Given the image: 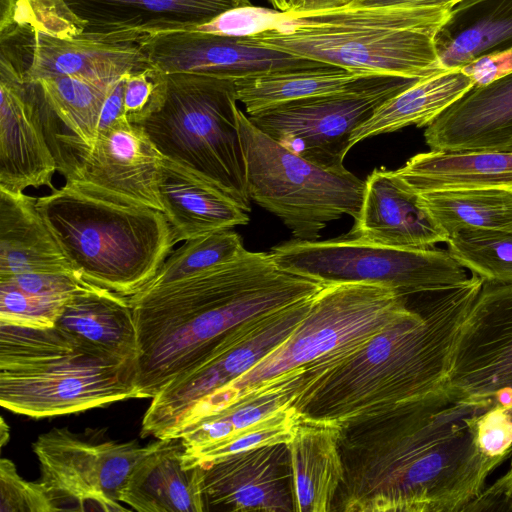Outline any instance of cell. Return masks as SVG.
Here are the masks:
<instances>
[{"label": "cell", "instance_id": "22", "mask_svg": "<svg viewBox=\"0 0 512 512\" xmlns=\"http://www.w3.org/2000/svg\"><path fill=\"white\" fill-rule=\"evenodd\" d=\"M347 237L395 248H430L448 236L392 170L374 169L365 180L359 214Z\"/></svg>", "mask_w": 512, "mask_h": 512}, {"label": "cell", "instance_id": "47", "mask_svg": "<svg viewBox=\"0 0 512 512\" xmlns=\"http://www.w3.org/2000/svg\"><path fill=\"white\" fill-rule=\"evenodd\" d=\"M464 0H358L353 5L358 6H395V5H417V6H451L454 7Z\"/></svg>", "mask_w": 512, "mask_h": 512}, {"label": "cell", "instance_id": "1", "mask_svg": "<svg viewBox=\"0 0 512 512\" xmlns=\"http://www.w3.org/2000/svg\"><path fill=\"white\" fill-rule=\"evenodd\" d=\"M496 396L462 395L446 383L394 413L343 432L341 512L465 511L502 461L482 449L478 427Z\"/></svg>", "mask_w": 512, "mask_h": 512}, {"label": "cell", "instance_id": "33", "mask_svg": "<svg viewBox=\"0 0 512 512\" xmlns=\"http://www.w3.org/2000/svg\"><path fill=\"white\" fill-rule=\"evenodd\" d=\"M512 46V0H495L470 25L445 41L437 40L443 69L461 68L475 59Z\"/></svg>", "mask_w": 512, "mask_h": 512}, {"label": "cell", "instance_id": "38", "mask_svg": "<svg viewBox=\"0 0 512 512\" xmlns=\"http://www.w3.org/2000/svg\"><path fill=\"white\" fill-rule=\"evenodd\" d=\"M68 300L28 294L0 279V323L53 327Z\"/></svg>", "mask_w": 512, "mask_h": 512}, {"label": "cell", "instance_id": "17", "mask_svg": "<svg viewBox=\"0 0 512 512\" xmlns=\"http://www.w3.org/2000/svg\"><path fill=\"white\" fill-rule=\"evenodd\" d=\"M117 80L61 76L33 81L43 133L66 181L75 180L93 148L102 107Z\"/></svg>", "mask_w": 512, "mask_h": 512}, {"label": "cell", "instance_id": "44", "mask_svg": "<svg viewBox=\"0 0 512 512\" xmlns=\"http://www.w3.org/2000/svg\"><path fill=\"white\" fill-rule=\"evenodd\" d=\"M461 69L475 86L489 84L512 73V46L483 55Z\"/></svg>", "mask_w": 512, "mask_h": 512}, {"label": "cell", "instance_id": "16", "mask_svg": "<svg viewBox=\"0 0 512 512\" xmlns=\"http://www.w3.org/2000/svg\"><path fill=\"white\" fill-rule=\"evenodd\" d=\"M0 63L27 81L61 76L116 80L150 66L138 42L57 38L26 30L0 35Z\"/></svg>", "mask_w": 512, "mask_h": 512}, {"label": "cell", "instance_id": "24", "mask_svg": "<svg viewBox=\"0 0 512 512\" xmlns=\"http://www.w3.org/2000/svg\"><path fill=\"white\" fill-rule=\"evenodd\" d=\"M180 438L157 439L134 465L119 500L139 512H204V468L185 466Z\"/></svg>", "mask_w": 512, "mask_h": 512}, {"label": "cell", "instance_id": "26", "mask_svg": "<svg viewBox=\"0 0 512 512\" xmlns=\"http://www.w3.org/2000/svg\"><path fill=\"white\" fill-rule=\"evenodd\" d=\"M343 432L328 423L302 419L287 444L295 512L333 511L345 478Z\"/></svg>", "mask_w": 512, "mask_h": 512}, {"label": "cell", "instance_id": "29", "mask_svg": "<svg viewBox=\"0 0 512 512\" xmlns=\"http://www.w3.org/2000/svg\"><path fill=\"white\" fill-rule=\"evenodd\" d=\"M54 326L137 365V329L126 296L87 283L68 300Z\"/></svg>", "mask_w": 512, "mask_h": 512}, {"label": "cell", "instance_id": "15", "mask_svg": "<svg viewBox=\"0 0 512 512\" xmlns=\"http://www.w3.org/2000/svg\"><path fill=\"white\" fill-rule=\"evenodd\" d=\"M139 45L149 64L165 73H194L235 81L332 66L251 44L241 37L197 31L147 35Z\"/></svg>", "mask_w": 512, "mask_h": 512}, {"label": "cell", "instance_id": "49", "mask_svg": "<svg viewBox=\"0 0 512 512\" xmlns=\"http://www.w3.org/2000/svg\"><path fill=\"white\" fill-rule=\"evenodd\" d=\"M271 6L282 13L290 12L293 0H267Z\"/></svg>", "mask_w": 512, "mask_h": 512}, {"label": "cell", "instance_id": "14", "mask_svg": "<svg viewBox=\"0 0 512 512\" xmlns=\"http://www.w3.org/2000/svg\"><path fill=\"white\" fill-rule=\"evenodd\" d=\"M446 385L474 397L512 392V281H484L453 349Z\"/></svg>", "mask_w": 512, "mask_h": 512}, {"label": "cell", "instance_id": "13", "mask_svg": "<svg viewBox=\"0 0 512 512\" xmlns=\"http://www.w3.org/2000/svg\"><path fill=\"white\" fill-rule=\"evenodd\" d=\"M152 447L129 442L93 443L54 428L33 443L40 484L53 511H127L120 493L139 459Z\"/></svg>", "mask_w": 512, "mask_h": 512}, {"label": "cell", "instance_id": "28", "mask_svg": "<svg viewBox=\"0 0 512 512\" xmlns=\"http://www.w3.org/2000/svg\"><path fill=\"white\" fill-rule=\"evenodd\" d=\"M36 200L24 192L0 189V277L77 274L38 211Z\"/></svg>", "mask_w": 512, "mask_h": 512}, {"label": "cell", "instance_id": "40", "mask_svg": "<svg viewBox=\"0 0 512 512\" xmlns=\"http://www.w3.org/2000/svg\"><path fill=\"white\" fill-rule=\"evenodd\" d=\"M0 512H53L40 482L24 480L7 458L0 460Z\"/></svg>", "mask_w": 512, "mask_h": 512}, {"label": "cell", "instance_id": "45", "mask_svg": "<svg viewBox=\"0 0 512 512\" xmlns=\"http://www.w3.org/2000/svg\"><path fill=\"white\" fill-rule=\"evenodd\" d=\"M125 75L113 84L104 102L99 118L98 132L126 118L124 110Z\"/></svg>", "mask_w": 512, "mask_h": 512}, {"label": "cell", "instance_id": "31", "mask_svg": "<svg viewBox=\"0 0 512 512\" xmlns=\"http://www.w3.org/2000/svg\"><path fill=\"white\" fill-rule=\"evenodd\" d=\"M390 77L328 66L266 74L235 83L238 101L250 115L290 100L367 89Z\"/></svg>", "mask_w": 512, "mask_h": 512}, {"label": "cell", "instance_id": "10", "mask_svg": "<svg viewBox=\"0 0 512 512\" xmlns=\"http://www.w3.org/2000/svg\"><path fill=\"white\" fill-rule=\"evenodd\" d=\"M270 253L280 268L324 285L376 284L406 297L456 288L470 278L448 250L435 247L395 248L346 237L294 239Z\"/></svg>", "mask_w": 512, "mask_h": 512}, {"label": "cell", "instance_id": "9", "mask_svg": "<svg viewBox=\"0 0 512 512\" xmlns=\"http://www.w3.org/2000/svg\"><path fill=\"white\" fill-rule=\"evenodd\" d=\"M250 199L278 217L295 239L316 241L331 221L356 219L365 180L346 168L316 165L280 145L239 111Z\"/></svg>", "mask_w": 512, "mask_h": 512}, {"label": "cell", "instance_id": "36", "mask_svg": "<svg viewBox=\"0 0 512 512\" xmlns=\"http://www.w3.org/2000/svg\"><path fill=\"white\" fill-rule=\"evenodd\" d=\"M301 421L302 415L296 407L291 404L283 406L225 441L193 452H185V466H206L226 456L250 449L288 444Z\"/></svg>", "mask_w": 512, "mask_h": 512}, {"label": "cell", "instance_id": "50", "mask_svg": "<svg viewBox=\"0 0 512 512\" xmlns=\"http://www.w3.org/2000/svg\"><path fill=\"white\" fill-rule=\"evenodd\" d=\"M9 440V428L5 421L1 419L0 424V445L3 447Z\"/></svg>", "mask_w": 512, "mask_h": 512}, {"label": "cell", "instance_id": "51", "mask_svg": "<svg viewBox=\"0 0 512 512\" xmlns=\"http://www.w3.org/2000/svg\"><path fill=\"white\" fill-rule=\"evenodd\" d=\"M508 151H512V147Z\"/></svg>", "mask_w": 512, "mask_h": 512}, {"label": "cell", "instance_id": "34", "mask_svg": "<svg viewBox=\"0 0 512 512\" xmlns=\"http://www.w3.org/2000/svg\"><path fill=\"white\" fill-rule=\"evenodd\" d=\"M245 250L241 236L224 229L185 241L171 252L142 290L176 282L234 259Z\"/></svg>", "mask_w": 512, "mask_h": 512}, {"label": "cell", "instance_id": "4", "mask_svg": "<svg viewBox=\"0 0 512 512\" xmlns=\"http://www.w3.org/2000/svg\"><path fill=\"white\" fill-rule=\"evenodd\" d=\"M451 6H358L291 14L241 38L345 70L421 79L445 70L437 48Z\"/></svg>", "mask_w": 512, "mask_h": 512}, {"label": "cell", "instance_id": "42", "mask_svg": "<svg viewBox=\"0 0 512 512\" xmlns=\"http://www.w3.org/2000/svg\"><path fill=\"white\" fill-rule=\"evenodd\" d=\"M478 436L483 451L503 461L512 451V403L498 399L480 418Z\"/></svg>", "mask_w": 512, "mask_h": 512}, {"label": "cell", "instance_id": "12", "mask_svg": "<svg viewBox=\"0 0 512 512\" xmlns=\"http://www.w3.org/2000/svg\"><path fill=\"white\" fill-rule=\"evenodd\" d=\"M419 79L392 76L376 86L282 102L247 115L265 135L302 158L344 169L354 132L389 99Z\"/></svg>", "mask_w": 512, "mask_h": 512}, {"label": "cell", "instance_id": "7", "mask_svg": "<svg viewBox=\"0 0 512 512\" xmlns=\"http://www.w3.org/2000/svg\"><path fill=\"white\" fill-rule=\"evenodd\" d=\"M407 298L376 284L325 285L285 340L242 376L199 402L182 426L229 406L240 394L291 370L304 371L300 392L387 326L409 315L414 306Z\"/></svg>", "mask_w": 512, "mask_h": 512}, {"label": "cell", "instance_id": "18", "mask_svg": "<svg viewBox=\"0 0 512 512\" xmlns=\"http://www.w3.org/2000/svg\"><path fill=\"white\" fill-rule=\"evenodd\" d=\"M163 156L144 130L126 118L98 132L74 182L111 200L162 212L158 176Z\"/></svg>", "mask_w": 512, "mask_h": 512}, {"label": "cell", "instance_id": "41", "mask_svg": "<svg viewBox=\"0 0 512 512\" xmlns=\"http://www.w3.org/2000/svg\"><path fill=\"white\" fill-rule=\"evenodd\" d=\"M278 12L275 9L271 10L250 5L226 11L209 22L178 31H197L242 37L255 34L270 27L274 23Z\"/></svg>", "mask_w": 512, "mask_h": 512}, {"label": "cell", "instance_id": "27", "mask_svg": "<svg viewBox=\"0 0 512 512\" xmlns=\"http://www.w3.org/2000/svg\"><path fill=\"white\" fill-rule=\"evenodd\" d=\"M394 172L415 195L463 189L512 192V151L430 150L414 155Z\"/></svg>", "mask_w": 512, "mask_h": 512}, {"label": "cell", "instance_id": "32", "mask_svg": "<svg viewBox=\"0 0 512 512\" xmlns=\"http://www.w3.org/2000/svg\"><path fill=\"white\" fill-rule=\"evenodd\" d=\"M420 206L448 238L461 230L512 232V192L443 190L417 194Z\"/></svg>", "mask_w": 512, "mask_h": 512}, {"label": "cell", "instance_id": "6", "mask_svg": "<svg viewBox=\"0 0 512 512\" xmlns=\"http://www.w3.org/2000/svg\"><path fill=\"white\" fill-rule=\"evenodd\" d=\"M36 206L73 270L126 297L145 287L175 245L163 212L111 200L71 181L38 197Z\"/></svg>", "mask_w": 512, "mask_h": 512}, {"label": "cell", "instance_id": "35", "mask_svg": "<svg viewBox=\"0 0 512 512\" xmlns=\"http://www.w3.org/2000/svg\"><path fill=\"white\" fill-rule=\"evenodd\" d=\"M446 243L451 256L484 281H512V232L461 230Z\"/></svg>", "mask_w": 512, "mask_h": 512}, {"label": "cell", "instance_id": "3", "mask_svg": "<svg viewBox=\"0 0 512 512\" xmlns=\"http://www.w3.org/2000/svg\"><path fill=\"white\" fill-rule=\"evenodd\" d=\"M484 280L473 274L456 288L423 294L406 317L301 390L302 419L343 431L382 419L446 383L462 323Z\"/></svg>", "mask_w": 512, "mask_h": 512}, {"label": "cell", "instance_id": "23", "mask_svg": "<svg viewBox=\"0 0 512 512\" xmlns=\"http://www.w3.org/2000/svg\"><path fill=\"white\" fill-rule=\"evenodd\" d=\"M426 144L442 151L512 147V73L474 86L426 126Z\"/></svg>", "mask_w": 512, "mask_h": 512}, {"label": "cell", "instance_id": "2", "mask_svg": "<svg viewBox=\"0 0 512 512\" xmlns=\"http://www.w3.org/2000/svg\"><path fill=\"white\" fill-rule=\"evenodd\" d=\"M325 285L244 250L188 278L128 297L137 329V398H153L199 366L246 320L315 295Z\"/></svg>", "mask_w": 512, "mask_h": 512}, {"label": "cell", "instance_id": "19", "mask_svg": "<svg viewBox=\"0 0 512 512\" xmlns=\"http://www.w3.org/2000/svg\"><path fill=\"white\" fill-rule=\"evenodd\" d=\"M204 468L206 511H294L288 445H266L216 460Z\"/></svg>", "mask_w": 512, "mask_h": 512}, {"label": "cell", "instance_id": "39", "mask_svg": "<svg viewBox=\"0 0 512 512\" xmlns=\"http://www.w3.org/2000/svg\"><path fill=\"white\" fill-rule=\"evenodd\" d=\"M167 73L150 65L125 75L124 110L130 123L139 124L163 105Z\"/></svg>", "mask_w": 512, "mask_h": 512}, {"label": "cell", "instance_id": "25", "mask_svg": "<svg viewBox=\"0 0 512 512\" xmlns=\"http://www.w3.org/2000/svg\"><path fill=\"white\" fill-rule=\"evenodd\" d=\"M158 194L174 243L249 222L248 212L185 167L163 157Z\"/></svg>", "mask_w": 512, "mask_h": 512}, {"label": "cell", "instance_id": "8", "mask_svg": "<svg viewBox=\"0 0 512 512\" xmlns=\"http://www.w3.org/2000/svg\"><path fill=\"white\" fill-rule=\"evenodd\" d=\"M235 80L167 73L162 107L139 125L161 155L251 211Z\"/></svg>", "mask_w": 512, "mask_h": 512}, {"label": "cell", "instance_id": "48", "mask_svg": "<svg viewBox=\"0 0 512 512\" xmlns=\"http://www.w3.org/2000/svg\"><path fill=\"white\" fill-rule=\"evenodd\" d=\"M490 488L496 492H500L506 495L512 502V461L507 473L497 482H495Z\"/></svg>", "mask_w": 512, "mask_h": 512}, {"label": "cell", "instance_id": "5", "mask_svg": "<svg viewBox=\"0 0 512 512\" xmlns=\"http://www.w3.org/2000/svg\"><path fill=\"white\" fill-rule=\"evenodd\" d=\"M134 362L56 327L0 323V405L49 418L137 398Z\"/></svg>", "mask_w": 512, "mask_h": 512}, {"label": "cell", "instance_id": "37", "mask_svg": "<svg viewBox=\"0 0 512 512\" xmlns=\"http://www.w3.org/2000/svg\"><path fill=\"white\" fill-rule=\"evenodd\" d=\"M17 30L75 38L84 31V24L65 0H0V35Z\"/></svg>", "mask_w": 512, "mask_h": 512}, {"label": "cell", "instance_id": "43", "mask_svg": "<svg viewBox=\"0 0 512 512\" xmlns=\"http://www.w3.org/2000/svg\"><path fill=\"white\" fill-rule=\"evenodd\" d=\"M18 289L28 294L69 300L75 292L88 282L75 273H24L2 276Z\"/></svg>", "mask_w": 512, "mask_h": 512}, {"label": "cell", "instance_id": "20", "mask_svg": "<svg viewBox=\"0 0 512 512\" xmlns=\"http://www.w3.org/2000/svg\"><path fill=\"white\" fill-rule=\"evenodd\" d=\"M57 166L40 123L32 81L0 63V189L48 186Z\"/></svg>", "mask_w": 512, "mask_h": 512}, {"label": "cell", "instance_id": "21", "mask_svg": "<svg viewBox=\"0 0 512 512\" xmlns=\"http://www.w3.org/2000/svg\"><path fill=\"white\" fill-rule=\"evenodd\" d=\"M83 22L81 35L113 42L204 24L249 0H65Z\"/></svg>", "mask_w": 512, "mask_h": 512}, {"label": "cell", "instance_id": "30", "mask_svg": "<svg viewBox=\"0 0 512 512\" xmlns=\"http://www.w3.org/2000/svg\"><path fill=\"white\" fill-rule=\"evenodd\" d=\"M475 86L461 68L421 78L386 101L351 138V146L380 134L427 126Z\"/></svg>", "mask_w": 512, "mask_h": 512}, {"label": "cell", "instance_id": "46", "mask_svg": "<svg viewBox=\"0 0 512 512\" xmlns=\"http://www.w3.org/2000/svg\"><path fill=\"white\" fill-rule=\"evenodd\" d=\"M358 0H293L291 14L334 10L353 5Z\"/></svg>", "mask_w": 512, "mask_h": 512}, {"label": "cell", "instance_id": "11", "mask_svg": "<svg viewBox=\"0 0 512 512\" xmlns=\"http://www.w3.org/2000/svg\"><path fill=\"white\" fill-rule=\"evenodd\" d=\"M313 297L233 328L205 361L152 398L142 419L141 437L171 438L192 408L242 376L285 340L307 314Z\"/></svg>", "mask_w": 512, "mask_h": 512}]
</instances>
